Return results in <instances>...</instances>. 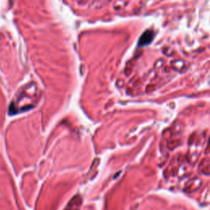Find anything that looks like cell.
<instances>
[{"label":"cell","instance_id":"cell-1","mask_svg":"<svg viewBox=\"0 0 210 210\" xmlns=\"http://www.w3.org/2000/svg\"><path fill=\"white\" fill-rule=\"evenodd\" d=\"M154 38V32L152 30H147L145 32L141 35L140 37L139 42H138V46L144 47L149 45L150 43L153 41Z\"/></svg>","mask_w":210,"mask_h":210}]
</instances>
